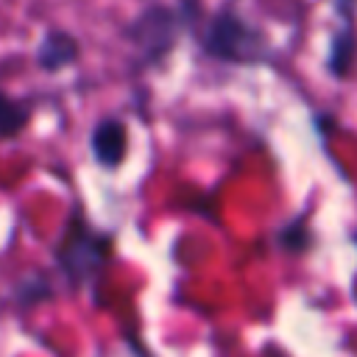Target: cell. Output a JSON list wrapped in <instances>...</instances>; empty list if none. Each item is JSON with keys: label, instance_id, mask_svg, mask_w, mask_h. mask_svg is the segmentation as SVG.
I'll return each instance as SVG.
<instances>
[{"label": "cell", "instance_id": "1", "mask_svg": "<svg viewBox=\"0 0 357 357\" xmlns=\"http://www.w3.org/2000/svg\"><path fill=\"white\" fill-rule=\"evenodd\" d=\"M198 45L204 56L234 64V67H257L268 64L273 59V47L262 28L248 22L243 14H237L229 6H220L201 28Z\"/></svg>", "mask_w": 357, "mask_h": 357}, {"label": "cell", "instance_id": "2", "mask_svg": "<svg viewBox=\"0 0 357 357\" xmlns=\"http://www.w3.org/2000/svg\"><path fill=\"white\" fill-rule=\"evenodd\" d=\"M201 20V0H176V3H156L148 6L139 17H134L123 36L137 47L139 53V64H156L159 59H165L178 36L184 31H192Z\"/></svg>", "mask_w": 357, "mask_h": 357}, {"label": "cell", "instance_id": "3", "mask_svg": "<svg viewBox=\"0 0 357 357\" xmlns=\"http://www.w3.org/2000/svg\"><path fill=\"white\" fill-rule=\"evenodd\" d=\"M114 248V237L109 231H98L84 218L81 206H73L70 220L64 223V231L56 243V268L64 276V282L78 290L100 276Z\"/></svg>", "mask_w": 357, "mask_h": 357}, {"label": "cell", "instance_id": "4", "mask_svg": "<svg viewBox=\"0 0 357 357\" xmlns=\"http://www.w3.org/2000/svg\"><path fill=\"white\" fill-rule=\"evenodd\" d=\"M337 28L326 47V73L337 81L349 78L357 59V0H332Z\"/></svg>", "mask_w": 357, "mask_h": 357}, {"label": "cell", "instance_id": "5", "mask_svg": "<svg viewBox=\"0 0 357 357\" xmlns=\"http://www.w3.org/2000/svg\"><path fill=\"white\" fill-rule=\"evenodd\" d=\"M89 151L92 159L106 167L114 170L123 165L126 153H128V128L120 117H103L95 123L92 134H89Z\"/></svg>", "mask_w": 357, "mask_h": 357}, {"label": "cell", "instance_id": "6", "mask_svg": "<svg viewBox=\"0 0 357 357\" xmlns=\"http://www.w3.org/2000/svg\"><path fill=\"white\" fill-rule=\"evenodd\" d=\"M78 56H81V45L67 31H50L36 47V64L45 73H59L73 61H78Z\"/></svg>", "mask_w": 357, "mask_h": 357}, {"label": "cell", "instance_id": "7", "mask_svg": "<svg viewBox=\"0 0 357 357\" xmlns=\"http://www.w3.org/2000/svg\"><path fill=\"white\" fill-rule=\"evenodd\" d=\"M31 120V109L14 98H8L6 92H0V139H11L17 137Z\"/></svg>", "mask_w": 357, "mask_h": 357}, {"label": "cell", "instance_id": "8", "mask_svg": "<svg viewBox=\"0 0 357 357\" xmlns=\"http://www.w3.org/2000/svg\"><path fill=\"white\" fill-rule=\"evenodd\" d=\"M47 298H53V284H50V279H47L45 273H31V276H25V279L17 284V290H14V301H17L20 310L36 307V304H42V301H47Z\"/></svg>", "mask_w": 357, "mask_h": 357}, {"label": "cell", "instance_id": "9", "mask_svg": "<svg viewBox=\"0 0 357 357\" xmlns=\"http://www.w3.org/2000/svg\"><path fill=\"white\" fill-rule=\"evenodd\" d=\"M310 243H312V234L304 223V215L296 218V220H287L276 231V245L287 254H304V251H310Z\"/></svg>", "mask_w": 357, "mask_h": 357}]
</instances>
